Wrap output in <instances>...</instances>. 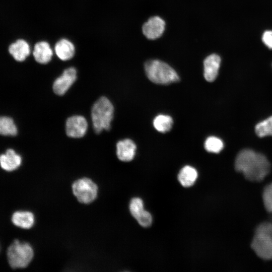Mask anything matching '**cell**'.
I'll return each instance as SVG.
<instances>
[{
  "instance_id": "1",
  "label": "cell",
  "mask_w": 272,
  "mask_h": 272,
  "mask_svg": "<svg viewBox=\"0 0 272 272\" xmlns=\"http://www.w3.org/2000/svg\"><path fill=\"white\" fill-rule=\"evenodd\" d=\"M235 168L237 171L242 172L247 179L260 181L269 173L270 164L264 155L245 149L237 154Z\"/></svg>"
},
{
  "instance_id": "2",
  "label": "cell",
  "mask_w": 272,
  "mask_h": 272,
  "mask_svg": "<svg viewBox=\"0 0 272 272\" xmlns=\"http://www.w3.org/2000/svg\"><path fill=\"white\" fill-rule=\"evenodd\" d=\"M144 69L148 78L157 84L168 85L180 80L177 73L171 66L160 60H147L144 64Z\"/></svg>"
},
{
  "instance_id": "3",
  "label": "cell",
  "mask_w": 272,
  "mask_h": 272,
  "mask_svg": "<svg viewBox=\"0 0 272 272\" xmlns=\"http://www.w3.org/2000/svg\"><path fill=\"white\" fill-rule=\"evenodd\" d=\"M113 114L114 107L110 101L105 97L99 98L91 109L92 121L95 131L99 133L103 130H109Z\"/></svg>"
},
{
  "instance_id": "4",
  "label": "cell",
  "mask_w": 272,
  "mask_h": 272,
  "mask_svg": "<svg viewBox=\"0 0 272 272\" xmlns=\"http://www.w3.org/2000/svg\"><path fill=\"white\" fill-rule=\"evenodd\" d=\"M7 255L9 264L12 268H23L32 261L34 250L29 243L15 240L8 247Z\"/></svg>"
},
{
  "instance_id": "5",
  "label": "cell",
  "mask_w": 272,
  "mask_h": 272,
  "mask_svg": "<svg viewBox=\"0 0 272 272\" xmlns=\"http://www.w3.org/2000/svg\"><path fill=\"white\" fill-rule=\"evenodd\" d=\"M72 187L73 194L81 203H90L97 196L98 186L88 178H82L76 180Z\"/></svg>"
},
{
  "instance_id": "6",
  "label": "cell",
  "mask_w": 272,
  "mask_h": 272,
  "mask_svg": "<svg viewBox=\"0 0 272 272\" xmlns=\"http://www.w3.org/2000/svg\"><path fill=\"white\" fill-rule=\"evenodd\" d=\"M251 247L261 258L272 259V237L262 233H255Z\"/></svg>"
},
{
  "instance_id": "7",
  "label": "cell",
  "mask_w": 272,
  "mask_h": 272,
  "mask_svg": "<svg viewBox=\"0 0 272 272\" xmlns=\"http://www.w3.org/2000/svg\"><path fill=\"white\" fill-rule=\"evenodd\" d=\"M77 79V70L74 67L65 69L62 75L53 84V92L58 95H64Z\"/></svg>"
},
{
  "instance_id": "8",
  "label": "cell",
  "mask_w": 272,
  "mask_h": 272,
  "mask_svg": "<svg viewBox=\"0 0 272 272\" xmlns=\"http://www.w3.org/2000/svg\"><path fill=\"white\" fill-rule=\"evenodd\" d=\"M87 128V121L83 116H72L69 117L66 121V133L70 138H80L83 137L86 134Z\"/></svg>"
},
{
  "instance_id": "9",
  "label": "cell",
  "mask_w": 272,
  "mask_h": 272,
  "mask_svg": "<svg viewBox=\"0 0 272 272\" xmlns=\"http://www.w3.org/2000/svg\"><path fill=\"white\" fill-rule=\"evenodd\" d=\"M165 22L159 16L149 19L142 26V32L149 39L155 40L160 37L165 30Z\"/></svg>"
},
{
  "instance_id": "10",
  "label": "cell",
  "mask_w": 272,
  "mask_h": 272,
  "mask_svg": "<svg viewBox=\"0 0 272 272\" xmlns=\"http://www.w3.org/2000/svg\"><path fill=\"white\" fill-rule=\"evenodd\" d=\"M32 54L37 62L45 64L51 60L53 50L48 42L42 40L35 43Z\"/></svg>"
},
{
  "instance_id": "11",
  "label": "cell",
  "mask_w": 272,
  "mask_h": 272,
  "mask_svg": "<svg viewBox=\"0 0 272 272\" xmlns=\"http://www.w3.org/2000/svg\"><path fill=\"white\" fill-rule=\"evenodd\" d=\"M221 57L217 54H211L203 61V76L209 82L214 81L218 75L221 63Z\"/></svg>"
},
{
  "instance_id": "12",
  "label": "cell",
  "mask_w": 272,
  "mask_h": 272,
  "mask_svg": "<svg viewBox=\"0 0 272 272\" xmlns=\"http://www.w3.org/2000/svg\"><path fill=\"white\" fill-rule=\"evenodd\" d=\"M54 51L57 57L62 61L71 59L76 53V47L69 39L62 38L55 44Z\"/></svg>"
},
{
  "instance_id": "13",
  "label": "cell",
  "mask_w": 272,
  "mask_h": 272,
  "mask_svg": "<svg viewBox=\"0 0 272 272\" xmlns=\"http://www.w3.org/2000/svg\"><path fill=\"white\" fill-rule=\"evenodd\" d=\"M136 148L135 144L130 139L119 141L116 144L117 157L121 161H130L134 157Z\"/></svg>"
},
{
  "instance_id": "14",
  "label": "cell",
  "mask_w": 272,
  "mask_h": 272,
  "mask_svg": "<svg viewBox=\"0 0 272 272\" xmlns=\"http://www.w3.org/2000/svg\"><path fill=\"white\" fill-rule=\"evenodd\" d=\"M8 51L15 60L22 62L29 56L31 48L28 42L24 39H19L9 46Z\"/></svg>"
},
{
  "instance_id": "15",
  "label": "cell",
  "mask_w": 272,
  "mask_h": 272,
  "mask_svg": "<svg viewBox=\"0 0 272 272\" xmlns=\"http://www.w3.org/2000/svg\"><path fill=\"white\" fill-rule=\"evenodd\" d=\"M22 163V158L11 149L0 155V166L7 171H12L18 168Z\"/></svg>"
},
{
  "instance_id": "16",
  "label": "cell",
  "mask_w": 272,
  "mask_h": 272,
  "mask_svg": "<svg viewBox=\"0 0 272 272\" xmlns=\"http://www.w3.org/2000/svg\"><path fill=\"white\" fill-rule=\"evenodd\" d=\"M11 220L16 226L28 229L33 226L35 217L34 214L29 211H17L12 215Z\"/></svg>"
},
{
  "instance_id": "17",
  "label": "cell",
  "mask_w": 272,
  "mask_h": 272,
  "mask_svg": "<svg viewBox=\"0 0 272 272\" xmlns=\"http://www.w3.org/2000/svg\"><path fill=\"white\" fill-rule=\"evenodd\" d=\"M197 176V170L192 166L186 165L180 170L178 180L182 186L189 187L194 184Z\"/></svg>"
},
{
  "instance_id": "18",
  "label": "cell",
  "mask_w": 272,
  "mask_h": 272,
  "mask_svg": "<svg viewBox=\"0 0 272 272\" xmlns=\"http://www.w3.org/2000/svg\"><path fill=\"white\" fill-rule=\"evenodd\" d=\"M173 123L172 118L168 115L159 114L156 116L153 120L155 128L162 133L169 131Z\"/></svg>"
},
{
  "instance_id": "19",
  "label": "cell",
  "mask_w": 272,
  "mask_h": 272,
  "mask_svg": "<svg viewBox=\"0 0 272 272\" xmlns=\"http://www.w3.org/2000/svg\"><path fill=\"white\" fill-rule=\"evenodd\" d=\"M129 211L132 216L139 222L148 213L144 210L143 200L139 197L132 198L129 205Z\"/></svg>"
},
{
  "instance_id": "20",
  "label": "cell",
  "mask_w": 272,
  "mask_h": 272,
  "mask_svg": "<svg viewBox=\"0 0 272 272\" xmlns=\"http://www.w3.org/2000/svg\"><path fill=\"white\" fill-rule=\"evenodd\" d=\"M17 128L13 119L7 116H0V134L4 135H15Z\"/></svg>"
},
{
  "instance_id": "21",
  "label": "cell",
  "mask_w": 272,
  "mask_h": 272,
  "mask_svg": "<svg viewBox=\"0 0 272 272\" xmlns=\"http://www.w3.org/2000/svg\"><path fill=\"white\" fill-rule=\"evenodd\" d=\"M255 131L260 138L272 136V116L258 123L255 125Z\"/></svg>"
},
{
  "instance_id": "22",
  "label": "cell",
  "mask_w": 272,
  "mask_h": 272,
  "mask_svg": "<svg viewBox=\"0 0 272 272\" xmlns=\"http://www.w3.org/2000/svg\"><path fill=\"white\" fill-rule=\"evenodd\" d=\"M204 147L207 152L218 153L223 150L224 143L220 138L210 136L206 140Z\"/></svg>"
},
{
  "instance_id": "23",
  "label": "cell",
  "mask_w": 272,
  "mask_h": 272,
  "mask_svg": "<svg viewBox=\"0 0 272 272\" xmlns=\"http://www.w3.org/2000/svg\"><path fill=\"white\" fill-rule=\"evenodd\" d=\"M262 197L266 210L267 212L272 213V183L264 188Z\"/></svg>"
},
{
  "instance_id": "24",
  "label": "cell",
  "mask_w": 272,
  "mask_h": 272,
  "mask_svg": "<svg viewBox=\"0 0 272 272\" xmlns=\"http://www.w3.org/2000/svg\"><path fill=\"white\" fill-rule=\"evenodd\" d=\"M255 233H262L272 237V223L264 222L259 224Z\"/></svg>"
},
{
  "instance_id": "25",
  "label": "cell",
  "mask_w": 272,
  "mask_h": 272,
  "mask_svg": "<svg viewBox=\"0 0 272 272\" xmlns=\"http://www.w3.org/2000/svg\"><path fill=\"white\" fill-rule=\"evenodd\" d=\"M262 40L268 48L272 49V31H265L262 35Z\"/></svg>"
}]
</instances>
